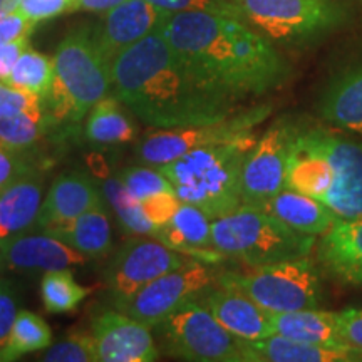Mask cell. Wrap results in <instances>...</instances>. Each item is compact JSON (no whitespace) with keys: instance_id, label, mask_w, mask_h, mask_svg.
Here are the masks:
<instances>
[{"instance_id":"6da1fadb","label":"cell","mask_w":362,"mask_h":362,"mask_svg":"<svg viewBox=\"0 0 362 362\" xmlns=\"http://www.w3.org/2000/svg\"><path fill=\"white\" fill-rule=\"evenodd\" d=\"M116 98L160 129L218 123L238 112V101L193 71L161 29L124 49L111 64Z\"/></svg>"},{"instance_id":"7a4b0ae2","label":"cell","mask_w":362,"mask_h":362,"mask_svg":"<svg viewBox=\"0 0 362 362\" xmlns=\"http://www.w3.org/2000/svg\"><path fill=\"white\" fill-rule=\"evenodd\" d=\"M161 33L203 79L242 101L280 89L291 76L269 37L245 21L208 12H175Z\"/></svg>"},{"instance_id":"3957f363","label":"cell","mask_w":362,"mask_h":362,"mask_svg":"<svg viewBox=\"0 0 362 362\" xmlns=\"http://www.w3.org/2000/svg\"><path fill=\"white\" fill-rule=\"evenodd\" d=\"M257 143L253 131L226 141L193 149L178 160L156 166L183 203L200 208L211 220L242 206V170Z\"/></svg>"},{"instance_id":"277c9868","label":"cell","mask_w":362,"mask_h":362,"mask_svg":"<svg viewBox=\"0 0 362 362\" xmlns=\"http://www.w3.org/2000/svg\"><path fill=\"white\" fill-rule=\"evenodd\" d=\"M52 61L54 81L45 101L56 119L79 123L112 88L111 64L99 49L94 25L72 27Z\"/></svg>"},{"instance_id":"5b68a950","label":"cell","mask_w":362,"mask_h":362,"mask_svg":"<svg viewBox=\"0 0 362 362\" xmlns=\"http://www.w3.org/2000/svg\"><path fill=\"white\" fill-rule=\"evenodd\" d=\"M211 240L221 255L253 269L309 257L317 237L297 232L264 208L242 205L211 221Z\"/></svg>"},{"instance_id":"8992f818","label":"cell","mask_w":362,"mask_h":362,"mask_svg":"<svg viewBox=\"0 0 362 362\" xmlns=\"http://www.w3.org/2000/svg\"><path fill=\"white\" fill-rule=\"evenodd\" d=\"M220 285L243 292L270 314L319 309L324 298L322 275L309 257L253 267L248 274H225Z\"/></svg>"},{"instance_id":"52a82bcc","label":"cell","mask_w":362,"mask_h":362,"mask_svg":"<svg viewBox=\"0 0 362 362\" xmlns=\"http://www.w3.org/2000/svg\"><path fill=\"white\" fill-rule=\"evenodd\" d=\"M242 19L265 37L305 44L341 27L349 11L341 0H233Z\"/></svg>"},{"instance_id":"ba28073f","label":"cell","mask_w":362,"mask_h":362,"mask_svg":"<svg viewBox=\"0 0 362 362\" xmlns=\"http://www.w3.org/2000/svg\"><path fill=\"white\" fill-rule=\"evenodd\" d=\"M168 354L193 362H245L243 341L228 332L202 302H185L158 324Z\"/></svg>"},{"instance_id":"9c48e42d","label":"cell","mask_w":362,"mask_h":362,"mask_svg":"<svg viewBox=\"0 0 362 362\" xmlns=\"http://www.w3.org/2000/svg\"><path fill=\"white\" fill-rule=\"evenodd\" d=\"M214 282V274L200 260H189L144 285L141 291L116 302V309L139 322L156 327L185 302L193 300Z\"/></svg>"},{"instance_id":"30bf717a","label":"cell","mask_w":362,"mask_h":362,"mask_svg":"<svg viewBox=\"0 0 362 362\" xmlns=\"http://www.w3.org/2000/svg\"><path fill=\"white\" fill-rule=\"evenodd\" d=\"M298 129L279 117L253 144L242 170V205L262 206L284 192L291 146Z\"/></svg>"},{"instance_id":"8fae6325","label":"cell","mask_w":362,"mask_h":362,"mask_svg":"<svg viewBox=\"0 0 362 362\" xmlns=\"http://www.w3.org/2000/svg\"><path fill=\"white\" fill-rule=\"evenodd\" d=\"M269 112V106H259L250 111L237 112L235 116L218 121V123L155 131L139 143L138 156L148 165H166L197 148L226 141L247 131H253Z\"/></svg>"},{"instance_id":"7c38bea8","label":"cell","mask_w":362,"mask_h":362,"mask_svg":"<svg viewBox=\"0 0 362 362\" xmlns=\"http://www.w3.org/2000/svg\"><path fill=\"white\" fill-rule=\"evenodd\" d=\"M188 262L160 240L133 238L116 252L107 267V291L111 292L116 304L134 296L155 279L180 269Z\"/></svg>"},{"instance_id":"4fadbf2b","label":"cell","mask_w":362,"mask_h":362,"mask_svg":"<svg viewBox=\"0 0 362 362\" xmlns=\"http://www.w3.org/2000/svg\"><path fill=\"white\" fill-rule=\"evenodd\" d=\"M314 133L334 170L332 185L320 202L339 221L362 218V143L324 128H314Z\"/></svg>"},{"instance_id":"5bb4252c","label":"cell","mask_w":362,"mask_h":362,"mask_svg":"<svg viewBox=\"0 0 362 362\" xmlns=\"http://www.w3.org/2000/svg\"><path fill=\"white\" fill-rule=\"evenodd\" d=\"M171 13L173 12L165 11L148 0H124L107 11L103 21L94 25V35L103 56L112 64L124 49L161 29Z\"/></svg>"},{"instance_id":"9a60e30c","label":"cell","mask_w":362,"mask_h":362,"mask_svg":"<svg viewBox=\"0 0 362 362\" xmlns=\"http://www.w3.org/2000/svg\"><path fill=\"white\" fill-rule=\"evenodd\" d=\"M99 362H153L158 359L149 325L121 310H107L93 322Z\"/></svg>"},{"instance_id":"2e32d148","label":"cell","mask_w":362,"mask_h":362,"mask_svg":"<svg viewBox=\"0 0 362 362\" xmlns=\"http://www.w3.org/2000/svg\"><path fill=\"white\" fill-rule=\"evenodd\" d=\"M0 262L19 274L84 265L88 257L49 233H21L0 245Z\"/></svg>"},{"instance_id":"e0dca14e","label":"cell","mask_w":362,"mask_h":362,"mask_svg":"<svg viewBox=\"0 0 362 362\" xmlns=\"http://www.w3.org/2000/svg\"><path fill=\"white\" fill-rule=\"evenodd\" d=\"M106 203L101 189L83 171L62 173L52 181L37 216V228L52 230L67 225L86 211Z\"/></svg>"},{"instance_id":"ac0fdd59","label":"cell","mask_w":362,"mask_h":362,"mask_svg":"<svg viewBox=\"0 0 362 362\" xmlns=\"http://www.w3.org/2000/svg\"><path fill=\"white\" fill-rule=\"evenodd\" d=\"M202 304L242 341H259L275 334L270 312L237 288L220 285L203 296Z\"/></svg>"},{"instance_id":"d6986e66","label":"cell","mask_w":362,"mask_h":362,"mask_svg":"<svg viewBox=\"0 0 362 362\" xmlns=\"http://www.w3.org/2000/svg\"><path fill=\"white\" fill-rule=\"evenodd\" d=\"M317 111L329 124L362 134V56L330 76Z\"/></svg>"},{"instance_id":"ffe728a7","label":"cell","mask_w":362,"mask_h":362,"mask_svg":"<svg viewBox=\"0 0 362 362\" xmlns=\"http://www.w3.org/2000/svg\"><path fill=\"white\" fill-rule=\"evenodd\" d=\"M334 180V170L317 141L314 128L298 129L287 161L285 187L322 200Z\"/></svg>"},{"instance_id":"44dd1931","label":"cell","mask_w":362,"mask_h":362,"mask_svg":"<svg viewBox=\"0 0 362 362\" xmlns=\"http://www.w3.org/2000/svg\"><path fill=\"white\" fill-rule=\"evenodd\" d=\"M317 260L342 284H362V218L339 221L322 235Z\"/></svg>"},{"instance_id":"7402d4cb","label":"cell","mask_w":362,"mask_h":362,"mask_svg":"<svg viewBox=\"0 0 362 362\" xmlns=\"http://www.w3.org/2000/svg\"><path fill=\"white\" fill-rule=\"evenodd\" d=\"M44 178L30 168L0 192V245L37 225Z\"/></svg>"},{"instance_id":"603a6c76","label":"cell","mask_w":362,"mask_h":362,"mask_svg":"<svg viewBox=\"0 0 362 362\" xmlns=\"http://www.w3.org/2000/svg\"><path fill=\"white\" fill-rule=\"evenodd\" d=\"M211 220L200 208L183 203L173 218L155 233V238L175 252H183L203 264L221 259L211 240Z\"/></svg>"},{"instance_id":"cb8c5ba5","label":"cell","mask_w":362,"mask_h":362,"mask_svg":"<svg viewBox=\"0 0 362 362\" xmlns=\"http://www.w3.org/2000/svg\"><path fill=\"white\" fill-rule=\"evenodd\" d=\"M245 362H359L362 351L298 342L272 334L259 341H243Z\"/></svg>"},{"instance_id":"d4e9b609","label":"cell","mask_w":362,"mask_h":362,"mask_svg":"<svg viewBox=\"0 0 362 362\" xmlns=\"http://www.w3.org/2000/svg\"><path fill=\"white\" fill-rule=\"evenodd\" d=\"M259 208H264L297 232L314 235V237L324 235L339 223L336 214L322 202L288 188L275 194L272 200Z\"/></svg>"},{"instance_id":"484cf974","label":"cell","mask_w":362,"mask_h":362,"mask_svg":"<svg viewBox=\"0 0 362 362\" xmlns=\"http://www.w3.org/2000/svg\"><path fill=\"white\" fill-rule=\"evenodd\" d=\"M275 334L292 341L327 347H352L339 332L336 314L320 309H304L272 314ZM356 349V347H354Z\"/></svg>"},{"instance_id":"4316f807","label":"cell","mask_w":362,"mask_h":362,"mask_svg":"<svg viewBox=\"0 0 362 362\" xmlns=\"http://www.w3.org/2000/svg\"><path fill=\"white\" fill-rule=\"evenodd\" d=\"M106 205L107 202L86 211V214L69 221L67 225L45 230V233L67 243V245L81 252L88 259L106 257L112 250L111 221Z\"/></svg>"},{"instance_id":"83f0119b","label":"cell","mask_w":362,"mask_h":362,"mask_svg":"<svg viewBox=\"0 0 362 362\" xmlns=\"http://www.w3.org/2000/svg\"><path fill=\"white\" fill-rule=\"evenodd\" d=\"M117 98H103L94 104L86 124V138L94 144H124L133 141L136 126Z\"/></svg>"},{"instance_id":"f1b7e54d","label":"cell","mask_w":362,"mask_h":362,"mask_svg":"<svg viewBox=\"0 0 362 362\" xmlns=\"http://www.w3.org/2000/svg\"><path fill=\"white\" fill-rule=\"evenodd\" d=\"M51 344L52 330L42 317L30 310H19L7 346L0 352V361H13L29 352L45 349Z\"/></svg>"},{"instance_id":"f546056e","label":"cell","mask_w":362,"mask_h":362,"mask_svg":"<svg viewBox=\"0 0 362 362\" xmlns=\"http://www.w3.org/2000/svg\"><path fill=\"white\" fill-rule=\"evenodd\" d=\"M101 192L104 198H106L107 205L115 210L117 221H119V225L123 226L126 232L133 235H151V237H155L158 228L148 220V216L144 215L141 208V202L126 189L119 176H116V178H104Z\"/></svg>"},{"instance_id":"4dcf8cb0","label":"cell","mask_w":362,"mask_h":362,"mask_svg":"<svg viewBox=\"0 0 362 362\" xmlns=\"http://www.w3.org/2000/svg\"><path fill=\"white\" fill-rule=\"evenodd\" d=\"M89 291L76 282L69 269L44 272L40 279V297L49 314H67L76 310Z\"/></svg>"},{"instance_id":"1f68e13d","label":"cell","mask_w":362,"mask_h":362,"mask_svg":"<svg viewBox=\"0 0 362 362\" xmlns=\"http://www.w3.org/2000/svg\"><path fill=\"white\" fill-rule=\"evenodd\" d=\"M54 81V61L42 52L27 47L6 83L16 88L37 94L45 101Z\"/></svg>"},{"instance_id":"d6a6232c","label":"cell","mask_w":362,"mask_h":362,"mask_svg":"<svg viewBox=\"0 0 362 362\" xmlns=\"http://www.w3.org/2000/svg\"><path fill=\"white\" fill-rule=\"evenodd\" d=\"M44 129L42 115L17 112L11 116H0V148H6L8 151H22L39 141Z\"/></svg>"},{"instance_id":"836d02e7","label":"cell","mask_w":362,"mask_h":362,"mask_svg":"<svg viewBox=\"0 0 362 362\" xmlns=\"http://www.w3.org/2000/svg\"><path fill=\"white\" fill-rule=\"evenodd\" d=\"M40 361L47 362H98L93 334H72L44 352Z\"/></svg>"},{"instance_id":"e575fe53","label":"cell","mask_w":362,"mask_h":362,"mask_svg":"<svg viewBox=\"0 0 362 362\" xmlns=\"http://www.w3.org/2000/svg\"><path fill=\"white\" fill-rule=\"evenodd\" d=\"M119 180L123 181L126 189H128L134 198H138L139 202L158 193H175L173 185L170 183V180L158 168H143V166L128 168L119 175Z\"/></svg>"},{"instance_id":"d590c367","label":"cell","mask_w":362,"mask_h":362,"mask_svg":"<svg viewBox=\"0 0 362 362\" xmlns=\"http://www.w3.org/2000/svg\"><path fill=\"white\" fill-rule=\"evenodd\" d=\"M155 6L165 8L170 12H208L216 13V16L233 17V19H242L238 7L235 6L233 0H148Z\"/></svg>"},{"instance_id":"8d00e7d4","label":"cell","mask_w":362,"mask_h":362,"mask_svg":"<svg viewBox=\"0 0 362 362\" xmlns=\"http://www.w3.org/2000/svg\"><path fill=\"white\" fill-rule=\"evenodd\" d=\"M42 101L44 99L37 94L0 81V116H11L17 112L42 115Z\"/></svg>"},{"instance_id":"74e56055","label":"cell","mask_w":362,"mask_h":362,"mask_svg":"<svg viewBox=\"0 0 362 362\" xmlns=\"http://www.w3.org/2000/svg\"><path fill=\"white\" fill-rule=\"evenodd\" d=\"M181 205V200L173 192H165L153 194L141 200V208L148 220L156 226L158 230L165 226L173 218Z\"/></svg>"},{"instance_id":"f35d334b","label":"cell","mask_w":362,"mask_h":362,"mask_svg":"<svg viewBox=\"0 0 362 362\" xmlns=\"http://www.w3.org/2000/svg\"><path fill=\"white\" fill-rule=\"evenodd\" d=\"M71 2L72 0H21L17 11L37 25L39 22L51 21L54 17L71 12Z\"/></svg>"},{"instance_id":"ab89813d","label":"cell","mask_w":362,"mask_h":362,"mask_svg":"<svg viewBox=\"0 0 362 362\" xmlns=\"http://www.w3.org/2000/svg\"><path fill=\"white\" fill-rule=\"evenodd\" d=\"M17 314L16 291L11 282L0 279V352L7 346Z\"/></svg>"},{"instance_id":"60d3db41","label":"cell","mask_w":362,"mask_h":362,"mask_svg":"<svg viewBox=\"0 0 362 362\" xmlns=\"http://www.w3.org/2000/svg\"><path fill=\"white\" fill-rule=\"evenodd\" d=\"M35 24L30 22L21 11L8 12L0 16V45L13 42V40L29 37Z\"/></svg>"},{"instance_id":"b9f144b4","label":"cell","mask_w":362,"mask_h":362,"mask_svg":"<svg viewBox=\"0 0 362 362\" xmlns=\"http://www.w3.org/2000/svg\"><path fill=\"white\" fill-rule=\"evenodd\" d=\"M334 314L344 341L362 351V309H344Z\"/></svg>"},{"instance_id":"7bdbcfd3","label":"cell","mask_w":362,"mask_h":362,"mask_svg":"<svg viewBox=\"0 0 362 362\" xmlns=\"http://www.w3.org/2000/svg\"><path fill=\"white\" fill-rule=\"evenodd\" d=\"M27 170H30L29 163L19 156V151L0 148V192Z\"/></svg>"},{"instance_id":"ee69618b","label":"cell","mask_w":362,"mask_h":362,"mask_svg":"<svg viewBox=\"0 0 362 362\" xmlns=\"http://www.w3.org/2000/svg\"><path fill=\"white\" fill-rule=\"evenodd\" d=\"M27 47H29V37H22L13 40V42L0 45V81H7L13 66Z\"/></svg>"},{"instance_id":"f6af8a7d","label":"cell","mask_w":362,"mask_h":362,"mask_svg":"<svg viewBox=\"0 0 362 362\" xmlns=\"http://www.w3.org/2000/svg\"><path fill=\"white\" fill-rule=\"evenodd\" d=\"M123 2L124 0H72L71 12H107Z\"/></svg>"},{"instance_id":"bcb514c9","label":"cell","mask_w":362,"mask_h":362,"mask_svg":"<svg viewBox=\"0 0 362 362\" xmlns=\"http://www.w3.org/2000/svg\"><path fill=\"white\" fill-rule=\"evenodd\" d=\"M21 0H0V16H6L8 12H13L19 8Z\"/></svg>"}]
</instances>
